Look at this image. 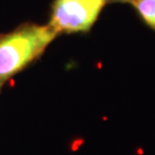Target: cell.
<instances>
[{
	"mask_svg": "<svg viewBox=\"0 0 155 155\" xmlns=\"http://www.w3.org/2000/svg\"><path fill=\"white\" fill-rule=\"evenodd\" d=\"M58 35L48 24H21L0 35V90L4 84L41 57Z\"/></svg>",
	"mask_w": 155,
	"mask_h": 155,
	"instance_id": "obj_1",
	"label": "cell"
},
{
	"mask_svg": "<svg viewBox=\"0 0 155 155\" xmlns=\"http://www.w3.org/2000/svg\"><path fill=\"white\" fill-rule=\"evenodd\" d=\"M107 3V0H54L48 25L58 35L88 32Z\"/></svg>",
	"mask_w": 155,
	"mask_h": 155,
	"instance_id": "obj_2",
	"label": "cell"
},
{
	"mask_svg": "<svg viewBox=\"0 0 155 155\" xmlns=\"http://www.w3.org/2000/svg\"><path fill=\"white\" fill-rule=\"evenodd\" d=\"M131 4L142 20L155 31V0H133Z\"/></svg>",
	"mask_w": 155,
	"mask_h": 155,
	"instance_id": "obj_3",
	"label": "cell"
},
{
	"mask_svg": "<svg viewBox=\"0 0 155 155\" xmlns=\"http://www.w3.org/2000/svg\"><path fill=\"white\" fill-rule=\"evenodd\" d=\"M133 0H107L108 3H132Z\"/></svg>",
	"mask_w": 155,
	"mask_h": 155,
	"instance_id": "obj_4",
	"label": "cell"
}]
</instances>
